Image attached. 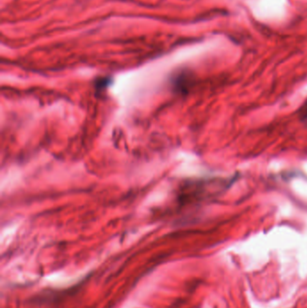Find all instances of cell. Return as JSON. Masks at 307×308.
<instances>
[{"mask_svg": "<svg viewBox=\"0 0 307 308\" xmlns=\"http://www.w3.org/2000/svg\"><path fill=\"white\" fill-rule=\"evenodd\" d=\"M300 116H301V119H302V120L307 122V102L305 103V105L303 106V108L301 109Z\"/></svg>", "mask_w": 307, "mask_h": 308, "instance_id": "1", "label": "cell"}]
</instances>
